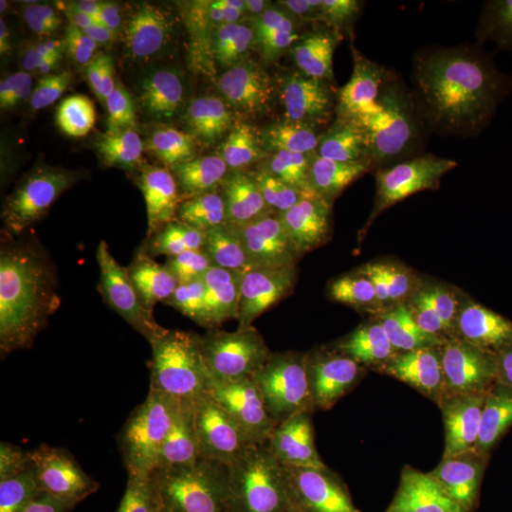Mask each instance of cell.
<instances>
[{
  "label": "cell",
  "instance_id": "cell-29",
  "mask_svg": "<svg viewBox=\"0 0 512 512\" xmlns=\"http://www.w3.org/2000/svg\"><path fill=\"white\" fill-rule=\"evenodd\" d=\"M135 37L139 38V48L147 50L150 54L158 55L162 59H169L181 54L192 46H202L194 38L186 37L183 33L169 29L162 23L152 19L143 18L133 10V16L128 19Z\"/></svg>",
  "mask_w": 512,
  "mask_h": 512
},
{
  "label": "cell",
  "instance_id": "cell-13",
  "mask_svg": "<svg viewBox=\"0 0 512 512\" xmlns=\"http://www.w3.org/2000/svg\"><path fill=\"white\" fill-rule=\"evenodd\" d=\"M389 277L382 266L323 256L311 260L298 277V298L330 329L348 336L387 317Z\"/></svg>",
  "mask_w": 512,
  "mask_h": 512
},
{
  "label": "cell",
  "instance_id": "cell-30",
  "mask_svg": "<svg viewBox=\"0 0 512 512\" xmlns=\"http://www.w3.org/2000/svg\"><path fill=\"white\" fill-rule=\"evenodd\" d=\"M139 16L162 23L169 29H175L186 37L194 38L200 42V14L202 4L186 2V0H162L154 4H145L135 10Z\"/></svg>",
  "mask_w": 512,
  "mask_h": 512
},
{
  "label": "cell",
  "instance_id": "cell-32",
  "mask_svg": "<svg viewBox=\"0 0 512 512\" xmlns=\"http://www.w3.org/2000/svg\"><path fill=\"white\" fill-rule=\"evenodd\" d=\"M192 512H226L220 505L219 494L209 480H203L194 494Z\"/></svg>",
  "mask_w": 512,
  "mask_h": 512
},
{
  "label": "cell",
  "instance_id": "cell-28",
  "mask_svg": "<svg viewBox=\"0 0 512 512\" xmlns=\"http://www.w3.org/2000/svg\"><path fill=\"white\" fill-rule=\"evenodd\" d=\"M169 67L188 80L196 90H211L226 78L228 67L203 46H192L175 57L165 59Z\"/></svg>",
  "mask_w": 512,
  "mask_h": 512
},
{
  "label": "cell",
  "instance_id": "cell-18",
  "mask_svg": "<svg viewBox=\"0 0 512 512\" xmlns=\"http://www.w3.org/2000/svg\"><path fill=\"white\" fill-rule=\"evenodd\" d=\"M412 465L406 499L416 512H494L473 465L458 450H446Z\"/></svg>",
  "mask_w": 512,
  "mask_h": 512
},
{
  "label": "cell",
  "instance_id": "cell-4",
  "mask_svg": "<svg viewBox=\"0 0 512 512\" xmlns=\"http://www.w3.org/2000/svg\"><path fill=\"white\" fill-rule=\"evenodd\" d=\"M366 198L365 160L346 139H315L283 165L279 183L283 211L311 238L344 236L363 215Z\"/></svg>",
  "mask_w": 512,
  "mask_h": 512
},
{
  "label": "cell",
  "instance_id": "cell-7",
  "mask_svg": "<svg viewBox=\"0 0 512 512\" xmlns=\"http://www.w3.org/2000/svg\"><path fill=\"white\" fill-rule=\"evenodd\" d=\"M437 179L461 215L512 230V128L488 120L437 156Z\"/></svg>",
  "mask_w": 512,
  "mask_h": 512
},
{
  "label": "cell",
  "instance_id": "cell-5",
  "mask_svg": "<svg viewBox=\"0 0 512 512\" xmlns=\"http://www.w3.org/2000/svg\"><path fill=\"white\" fill-rule=\"evenodd\" d=\"M370 238L387 274L427 287L463 255L467 230L446 198L418 192L385 200Z\"/></svg>",
  "mask_w": 512,
  "mask_h": 512
},
{
  "label": "cell",
  "instance_id": "cell-14",
  "mask_svg": "<svg viewBox=\"0 0 512 512\" xmlns=\"http://www.w3.org/2000/svg\"><path fill=\"white\" fill-rule=\"evenodd\" d=\"M192 243L186 203L164 188L131 196L116 213L112 245L129 268L141 274H167L184 260Z\"/></svg>",
  "mask_w": 512,
  "mask_h": 512
},
{
  "label": "cell",
  "instance_id": "cell-12",
  "mask_svg": "<svg viewBox=\"0 0 512 512\" xmlns=\"http://www.w3.org/2000/svg\"><path fill=\"white\" fill-rule=\"evenodd\" d=\"M194 298L213 329L264 338L283 323L287 287L272 260L258 258L203 270Z\"/></svg>",
  "mask_w": 512,
  "mask_h": 512
},
{
  "label": "cell",
  "instance_id": "cell-37",
  "mask_svg": "<svg viewBox=\"0 0 512 512\" xmlns=\"http://www.w3.org/2000/svg\"><path fill=\"white\" fill-rule=\"evenodd\" d=\"M505 59H507V65H509V74H512V37L509 38V44H507V50H505Z\"/></svg>",
  "mask_w": 512,
  "mask_h": 512
},
{
  "label": "cell",
  "instance_id": "cell-17",
  "mask_svg": "<svg viewBox=\"0 0 512 512\" xmlns=\"http://www.w3.org/2000/svg\"><path fill=\"white\" fill-rule=\"evenodd\" d=\"M143 164V148L137 143L97 148L74 165L59 196L67 220L86 219L114 202Z\"/></svg>",
  "mask_w": 512,
  "mask_h": 512
},
{
  "label": "cell",
  "instance_id": "cell-19",
  "mask_svg": "<svg viewBox=\"0 0 512 512\" xmlns=\"http://www.w3.org/2000/svg\"><path fill=\"white\" fill-rule=\"evenodd\" d=\"M65 158L52 143L21 148L0 164V215L14 219L61 196Z\"/></svg>",
  "mask_w": 512,
  "mask_h": 512
},
{
  "label": "cell",
  "instance_id": "cell-22",
  "mask_svg": "<svg viewBox=\"0 0 512 512\" xmlns=\"http://www.w3.org/2000/svg\"><path fill=\"white\" fill-rule=\"evenodd\" d=\"M33 475L14 463L8 465L0 512H97L69 476Z\"/></svg>",
  "mask_w": 512,
  "mask_h": 512
},
{
  "label": "cell",
  "instance_id": "cell-2",
  "mask_svg": "<svg viewBox=\"0 0 512 512\" xmlns=\"http://www.w3.org/2000/svg\"><path fill=\"white\" fill-rule=\"evenodd\" d=\"M275 370L287 389L294 427V473L302 475L351 439L359 412L357 368L336 340L294 332L277 353Z\"/></svg>",
  "mask_w": 512,
  "mask_h": 512
},
{
  "label": "cell",
  "instance_id": "cell-10",
  "mask_svg": "<svg viewBox=\"0 0 512 512\" xmlns=\"http://www.w3.org/2000/svg\"><path fill=\"white\" fill-rule=\"evenodd\" d=\"M289 501L300 512H355L376 501L406 499L412 465L349 439L296 476Z\"/></svg>",
  "mask_w": 512,
  "mask_h": 512
},
{
  "label": "cell",
  "instance_id": "cell-11",
  "mask_svg": "<svg viewBox=\"0 0 512 512\" xmlns=\"http://www.w3.org/2000/svg\"><path fill=\"white\" fill-rule=\"evenodd\" d=\"M351 439L404 463L446 452L454 446L448 395L425 382L374 397L359 408Z\"/></svg>",
  "mask_w": 512,
  "mask_h": 512
},
{
  "label": "cell",
  "instance_id": "cell-26",
  "mask_svg": "<svg viewBox=\"0 0 512 512\" xmlns=\"http://www.w3.org/2000/svg\"><path fill=\"white\" fill-rule=\"evenodd\" d=\"M458 452L473 465L494 512H512V440L484 452Z\"/></svg>",
  "mask_w": 512,
  "mask_h": 512
},
{
  "label": "cell",
  "instance_id": "cell-8",
  "mask_svg": "<svg viewBox=\"0 0 512 512\" xmlns=\"http://www.w3.org/2000/svg\"><path fill=\"white\" fill-rule=\"evenodd\" d=\"M446 370L454 450L484 452L512 440V365L503 348H459Z\"/></svg>",
  "mask_w": 512,
  "mask_h": 512
},
{
  "label": "cell",
  "instance_id": "cell-36",
  "mask_svg": "<svg viewBox=\"0 0 512 512\" xmlns=\"http://www.w3.org/2000/svg\"><path fill=\"white\" fill-rule=\"evenodd\" d=\"M0 14H2V25L6 27V25H10V21H12V16H14V4L12 2H6V0H2V4H0Z\"/></svg>",
  "mask_w": 512,
  "mask_h": 512
},
{
  "label": "cell",
  "instance_id": "cell-24",
  "mask_svg": "<svg viewBox=\"0 0 512 512\" xmlns=\"http://www.w3.org/2000/svg\"><path fill=\"white\" fill-rule=\"evenodd\" d=\"M200 42L205 50L230 69L243 50L238 10L224 4H202Z\"/></svg>",
  "mask_w": 512,
  "mask_h": 512
},
{
  "label": "cell",
  "instance_id": "cell-1",
  "mask_svg": "<svg viewBox=\"0 0 512 512\" xmlns=\"http://www.w3.org/2000/svg\"><path fill=\"white\" fill-rule=\"evenodd\" d=\"M154 353L124 336L80 332L55 348L14 397L4 439L14 465L42 471L92 431L124 387L143 376Z\"/></svg>",
  "mask_w": 512,
  "mask_h": 512
},
{
  "label": "cell",
  "instance_id": "cell-9",
  "mask_svg": "<svg viewBox=\"0 0 512 512\" xmlns=\"http://www.w3.org/2000/svg\"><path fill=\"white\" fill-rule=\"evenodd\" d=\"M511 84L505 55L480 44L429 55L421 101L431 122L452 141L490 120Z\"/></svg>",
  "mask_w": 512,
  "mask_h": 512
},
{
  "label": "cell",
  "instance_id": "cell-21",
  "mask_svg": "<svg viewBox=\"0 0 512 512\" xmlns=\"http://www.w3.org/2000/svg\"><path fill=\"white\" fill-rule=\"evenodd\" d=\"M128 86L129 99L141 116L154 128L171 131L192 110L190 103L198 93L165 59L143 48L133 55Z\"/></svg>",
  "mask_w": 512,
  "mask_h": 512
},
{
  "label": "cell",
  "instance_id": "cell-3",
  "mask_svg": "<svg viewBox=\"0 0 512 512\" xmlns=\"http://www.w3.org/2000/svg\"><path fill=\"white\" fill-rule=\"evenodd\" d=\"M346 46L338 29L315 12L283 10L256 42L251 92L270 118H294L329 95L338 84Z\"/></svg>",
  "mask_w": 512,
  "mask_h": 512
},
{
  "label": "cell",
  "instance_id": "cell-38",
  "mask_svg": "<svg viewBox=\"0 0 512 512\" xmlns=\"http://www.w3.org/2000/svg\"><path fill=\"white\" fill-rule=\"evenodd\" d=\"M505 353H507V357H509V361H511V365H512V344L511 346H505Z\"/></svg>",
  "mask_w": 512,
  "mask_h": 512
},
{
  "label": "cell",
  "instance_id": "cell-35",
  "mask_svg": "<svg viewBox=\"0 0 512 512\" xmlns=\"http://www.w3.org/2000/svg\"><path fill=\"white\" fill-rule=\"evenodd\" d=\"M270 512H300L296 507H294L293 503L289 501V497L287 495H281L279 499H277V503H275L274 507L270 509Z\"/></svg>",
  "mask_w": 512,
  "mask_h": 512
},
{
  "label": "cell",
  "instance_id": "cell-33",
  "mask_svg": "<svg viewBox=\"0 0 512 512\" xmlns=\"http://www.w3.org/2000/svg\"><path fill=\"white\" fill-rule=\"evenodd\" d=\"M492 27L512 37V0H490Z\"/></svg>",
  "mask_w": 512,
  "mask_h": 512
},
{
  "label": "cell",
  "instance_id": "cell-16",
  "mask_svg": "<svg viewBox=\"0 0 512 512\" xmlns=\"http://www.w3.org/2000/svg\"><path fill=\"white\" fill-rule=\"evenodd\" d=\"M215 220V266H236L272 255V215L260 186L232 165L230 179L209 205Z\"/></svg>",
  "mask_w": 512,
  "mask_h": 512
},
{
  "label": "cell",
  "instance_id": "cell-6",
  "mask_svg": "<svg viewBox=\"0 0 512 512\" xmlns=\"http://www.w3.org/2000/svg\"><path fill=\"white\" fill-rule=\"evenodd\" d=\"M349 355L376 397L425 380L448 365L458 334L440 311L387 315L346 336Z\"/></svg>",
  "mask_w": 512,
  "mask_h": 512
},
{
  "label": "cell",
  "instance_id": "cell-31",
  "mask_svg": "<svg viewBox=\"0 0 512 512\" xmlns=\"http://www.w3.org/2000/svg\"><path fill=\"white\" fill-rule=\"evenodd\" d=\"M19 67L8 38L0 40V107H14L19 101Z\"/></svg>",
  "mask_w": 512,
  "mask_h": 512
},
{
  "label": "cell",
  "instance_id": "cell-23",
  "mask_svg": "<svg viewBox=\"0 0 512 512\" xmlns=\"http://www.w3.org/2000/svg\"><path fill=\"white\" fill-rule=\"evenodd\" d=\"M228 126L224 114L215 107L205 109V129L202 145V198L209 209L220 188L230 179L232 164L228 158Z\"/></svg>",
  "mask_w": 512,
  "mask_h": 512
},
{
  "label": "cell",
  "instance_id": "cell-25",
  "mask_svg": "<svg viewBox=\"0 0 512 512\" xmlns=\"http://www.w3.org/2000/svg\"><path fill=\"white\" fill-rule=\"evenodd\" d=\"M205 109L207 105H198L186 114L183 122L171 131L169 148L173 162L179 173L183 175L184 183L202 198V145L203 129H205Z\"/></svg>",
  "mask_w": 512,
  "mask_h": 512
},
{
  "label": "cell",
  "instance_id": "cell-20",
  "mask_svg": "<svg viewBox=\"0 0 512 512\" xmlns=\"http://www.w3.org/2000/svg\"><path fill=\"white\" fill-rule=\"evenodd\" d=\"M48 38L59 57L76 71L107 67L122 52L124 38L105 14L88 8H63L46 19Z\"/></svg>",
  "mask_w": 512,
  "mask_h": 512
},
{
  "label": "cell",
  "instance_id": "cell-34",
  "mask_svg": "<svg viewBox=\"0 0 512 512\" xmlns=\"http://www.w3.org/2000/svg\"><path fill=\"white\" fill-rule=\"evenodd\" d=\"M355 512H416V509L410 505L408 499H393V501H376L370 503L363 509Z\"/></svg>",
  "mask_w": 512,
  "mask_h": 512
},
{
  "label": "cell",
  "instance_id": "cell-39",
  "mask_svg": "<svg viewBox=\"0 0 512 512\" xmlns=\"http://www.w3.org/2000/svg\"><path fill=\"white\" fill-rule=\"evenodd\" d=\"M511 84H512V74H511Z\"/></svg>",
  "mask_w": 512,
  "mask_h": 512
},
{
  "label": "cell",
  "instance_id": "cell-27",
  "mask_svg": "<svg viewBox=\"0 0 512 512\" xmlns=\"http://www.w3.org/2000/svg\"><path fill=\"white\" fill-rule=\"evenodd\" d=\"M124 112V110H110V112H93L82 107L71 92L59 93L52 97L42 112V133L54 143H71L78 141L88 129L92 128L97 120L107 114Z\"/></svg>",
  "mask_w": 512,
  "mask_h": 512
},
{
  "label": "cell",
  "instance_id": "cell-15",
  "mask_svg": "<svg viewBox=\"0 0 512 512\" xmlns=\"http://www.w3.org/2000/svg\"><path fill=\"white\" fill-rule=\"evenodd\" d=\"M440 313L467 344L512 325V272L497 249L482 247L461 262L442 293Z\"/></svg>",
  "mask_w": 512,
  "mask_h": 512
}]
</instances>
